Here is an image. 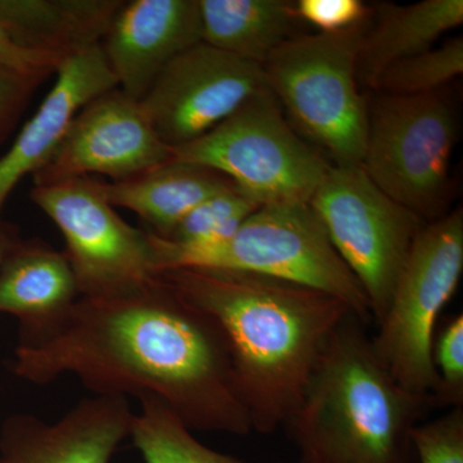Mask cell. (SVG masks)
<instances>
[{"label":"cell","mask_w":463,"mask_h":463,"mask_svg":"<svg viewBox=\"0 0 463 463\" xmlns=\"http://www.w3.org/2000/svg\"><path fill=\"white\" fill-rule=\"evenodd\" d=\"M12 371L36 385L75 374L94 395H152L192 431L254 432L223 332L158 276L127 297L79 298L56 334L16 347Z\"/></svg>","instance_id":"6da1fadb"},{"label":"cell","mask_w":463,"mask_h":463,"mask_svg":"<svg viewBox=\"0 0 463 463\" xmlns=\"http://www.w3.org/2000/svg\"><path fill=\"white\" fill-rule=\"evenodd\" d=\"M157 276L223 332L237 392L261 435L288 421L332 335L354 315L340 298L263 274L173 268Z\"/></svg>","instance_id":"7a4b0ae2"},{"label":"cell","mask_w":463,"mask_h":463,"mask_svg":"<svg viewBox=\"0 0 463 463\" xmlns=\"http://www.w3.org/2000/svg\"><path fill=\"white\" fill-rule=\"evenodd\" d=\"M365 326L355 315L340 323L283 426L298 463H417L413 429L434 403L390 376Z\"/></svg>","instance_id":"3957f363"},{"label":"cell","mask_w":463,"mask_h":463,"mask_svg":"<svg viewBox=\"0 0 463 463\" xmlns=\"http://www.w3.org/2000/svg\"><path fill=\"white\" fill-rule=\"evenodd\" d=\"M155 270L206 268L263 274L340 298L365 325L364 288L335 251L309 203L261 205L223 241L182 245L149 232Z\"/></svg>","instance_id":"277c9868"},{"label":"cell","mask_w":463,"mask_h":463,"mask_svg":"<svg viewBox=\"0 0 463 463\" xmlns=\"http://www.w3.org/2000/svg\"><path fill=\"white\" fill-rule=\"evenodd\" d=\"M367 27L365 20L344 32L294 36L263 65L268 90L335 166H361L364 156L370 109L356 63Z\"/></svg>","instance_id":"5b68a950"},{"label":"cell","mask_w":463,"mask_h":463,"mask_svg":"<svg viewBox=\"0 0 463 463\" xmlns=\"http://www.w3.org/2000/svg\"><path fill=\"white\" fill-rule=\"evenodd\" d=\"M173 160L223 174L259 205L309 203L332 166L286 120L269 90L205 136L174 148Z\"/></svg>","instance_id":"8992f818"},{"label":"cell","mask_w":463,"mask_h":463,"mask_svg":"<svg viewBox=\"0 0 463 463\" xmlns=\"http://www.w3.org/2000/svg\"><path fill=\"white\" fill-rule=\"evenodd\" d=\"M462 272L463 213L457 209L423 224L417 233L388 309L371 337L381 365L413 394L431 397L437 388L432 343Z\"/></svg>","instance_id":"52a82bcc"},{"label":"cell","mask_w":463,"mask_h":463,"mask_svg":"<svg viewBox=\"0 0 463 463\" xmlns=\"http://www.w3.org/2000/svg\"><path fill=\"white\" fill-rule=\"evenodd\" d=\"M456 141L455 114L438 93L380 94L361 166L390 199L430 223L446 215Z\"/></svg>","instance_id":"ba28073f"},{"label":"cell","mask_w":463,"mask_h":463,"mask_svg":"<svg viewBox=\"0 0 463 463\" xmlns=\"http://www.w3.org/2000/svg\"><path fill=\"white\" fill-rule=\"evenodd\" d=\"M309 205L379 325L421 219L383 194L362 166L332 165Z\"/></svg>","instance_id":"9c48e42d"},{"label":"cell","mask_w":463,"mask_h":463,"mask_svg":"<svg viewBox=\"0 0 463 463\" xmlns=\"http://www.w3.org/2000/svg\"><path fill=\"white\" fill-rule=\"evenodd\" d=\"M30 197L62 234L81 298L127 297L156 279L149 233L116 213L96 179L33 185Z\"/></svg>","instance_id":"30bf717a"},{"label":"cell","mask_w":463,"mask_h":463,"mask_svg":"<svg viewBox=\"0 0 463 463\" xmlns=\"http://www.w3.org/2000/svg\"><path fill=\"white\" fill-rule=\"evenodd\" d=\"M265 90L263 66L201 42L174 58L141 103L158 138L174 149L205 136Z\"/></svg>","instance_id":"8fae6325"},{"label":"cell","mask_w":463,"mask_h":463,"mask_svg":"<svg viewBox=\"0 0 463 463\" xmlns=\"http://www.w3.org/2000/svg\"><path fill=\"white\" fill-rule=\"evenodd\" d=\"M172 160L173 149L158 138L141 100L118 87L75 115L47 165L33 174V185L90 174L124 182Z\"/></svg>","instance_id":"7c38bea8"},{"label":"cell","mask_w":463,"mask_h":463,"mask_svg":"<svg viewBox=\"0 0 463 463\" xmlns=\"http://www.w3.org/2000/svg\"><path fill=\"white\" fill-rule=\"evenodd\" d=\"M199 43V0H123L100 50L118 87L142 100L174 58Z\"/></svg>","instance_id":"4fadbf2b"},{"label":"cell","mask_w":463,"mask_h":463,"mask_svg":"<svg viewBox=\"0 0 463 463\" xmlns=\"http://www.w3.org/2000/svg\"><path fill=\"white\" fill-rule=\"evenodd\" d=\"M133 417L128 398L109 395L83 399L53 423L12 414L0 429V463H109Z\"/></svg>","instance_id":"5bb4252c"},{"label":"cell","mask_w":463,"mask_h":463,"mask_svg":"<svg viewBox=\"0 0 463 463\" xmlns=\"http://www.w3.org/2000/svg\"><path fill=\"white\" fill-rule=\"evenodd\" d=\"M118 88L100 45L63 61L56 83L35 114L0 157V221L3 207L18 183L47 165L72 118L90 100Z\"/></svg>","instance_id":"9a60e30c"},{"label":"cell","mask_w":463,"mask_h":463,"mask_svg":"<svg viewBox=\"0 0 463 463\" xmlns=\"http://www.w3.org/2000/svg\"><path fill=\"white\" fill-rule=\"evenodd\" d=\"M80 298L65 254L43 241H18L0 270V313L16 317L18 346L56 334Z\"/></svg>","instance_id":"2e32d148"},{"label":"cell","mask_w":463,"mask_h":463,"mask_svg":"<svg viewBox=\"0 0 463 463\" xmlns=\"http://www.w3.org/2000/svg\"><path fill=\"white\" fill-rule=\"evenodd\" d=\"M123 0H0V24L26 50L61 61L100 45Z\"/></svg>","instance_id":"e0dca14e"},{"label":"cell","mask_w":463,"mask_h":463,"mask_svg":"<svg viewBox=\"0 0 463 463\" xmlns=\"http://www.w3.org/2000/svg\"><path fill=\"white\" fill-rule=\"evenodd\" d=\"M109 205L124 207L167 239L176 224L203 201L237 188L209 167L172 160L124 182L97 181Z\"/></svg>","instance_id":"ac0fdd59"},{"label":"cell","mask_w":463,"mask_h":463,"mask_svg":"<svg viewBox=\"0 0 463 463\" xmlns=\"http://www.w3.org/2000/svg\"><path fill=\"white\" fill-rule=\"evenodd\" d=\"M462 0H422L410 5H383L376 23L362 39L356 76L373 88L392 63L430 50L443 33L461 26Z\"/></svg>","instance_id":"d6986e66"},{"label":"cell","mask_w":463,"mask_h":463,"mask_svg":"<svg viewBox=\"0 0 463 463\" xmlns=\"http://www.w3.org/2000/svg\"><path fill=\"white\" fill-rule=\"evenodd\" d=\"M201 42L263 66L294 38L297 5L286 0H199Z\"/></svg>","instance_id":"ffe728a7"},{"label":"cell","mask_w":463,"mask_h":463,"mask_svg":"<svg viewBox=\"0 0 463 463\" xmlns=\"http://www.w3.org/2000/svg\"><path fill=\"white\" fill-rule=\"evenodd\" d=\"M138 401L130 438L145 463H250L203 446L160 399L145 395Z\"/></svg>","instance_id":"44dd1931"},{"label":"cell","mask_w":463,"mask_h":463,"mask_svg":"<svg viewBox=\"0 0 463 463\" xmlns=\"http://www.w3.org/2000/svg\"><path fill=\"white\" fill-rule=\"evenodd\" d=\"M463 72V38L450 39L440 47L404 58L389 66L374 85L388 96H423L438 93L441 87Z\"/></svg>","instance_id":"7402d4cb"},{"label":"cell","mask_w":463,"mask_h":463,"mask_svg":"<svg viewBox=\"0 0 463 463\" xmlns=\"http://www.w3.org/2000/svg\"><path fill=\"white\" fill-rule=\"evenodd\" d=\"M260 206L239 188H232L194 207L164 240L182 245L219 242L232 236Z\"/></svg>","instance_id":"603a6c76"},{"label":"cell","mask_w":463,"mask_h":463,"mask_svg":"<svg viewBox=\"0 0 463 463\" xmlns=\"http://www.w3.org/2000/svg\"><path fill=\"white\" fill-rule=\"evenodd\" d=\"M437 388L435 408L463 407V316L456 315L438 327L431 352Z\"/></svg>","instance_id":"cb8c5ba5"},{"label":"cell","mask_w":463,"mask_h":463,"mask_svg":"<svg viewBox=\"0 0 463 463\" xmlns=\"http://www.w3.org/2000/svg\"><path fill=\"white\" fill-rule=\"evenodd\" d=\"M417 463H463V407L450 408L412 432Z\"/></svg>","instance_id":"d4e9b609"},{"label":"cell","mask_w":463,"mask_h":463,"mask_svg":"<svg viewBox=\"0 0 463 463\" xmlns=\"http://www.w3.org/2000/svg\"><path fill=\"white\" fill-rule=\"evenodd\" d=\"M295 5L298 18L319 33L344 32L370 18L367 5L361 0H300Z\"/></svg>","instance_id":"484cf974"},{"label":"cell","mask_w":463,"mask_h":463,"mask_svg":"<svg viewBox=\"0 0 463 463\" xmlns=\"http://www.w3.org/2000/svg\"><path fill=\"white\" fill-rule=\"evenodd\" d=\"M48 78L14 74L0 69V145L16 128L33 93Z\"/></svg>","instance_id":"4316f807"},{"label":"cell","mask_w":463,"mask_h":463,"mask_svg":"<svg viewBox=\"0 0 463 463\" xmlns=\"http://www.w3.org/2000/svg\"><path fill=\"white\" fill-rule=\"evenodd\" d=\"M63 61L50 54L26 50L0 24V69L27 76L56 75Z\"/></svg>","instance_id":"83f0119b"},{"label":"cell","mask_w":463,"mask_h":463,"mask_svg":"<svg viewBox=\"0 0 463 463\" xmlns=\"http://www.w3.org/2000/svg\"><path fill=\"white\" fill-rule=\"evenodd\" d=\"M21 240L20 233L14 225L5 223L0 221V270L3 264L7 260L8 255Z\"/></svg>","instance_id":"f1b7e54d"}]
</instances>
